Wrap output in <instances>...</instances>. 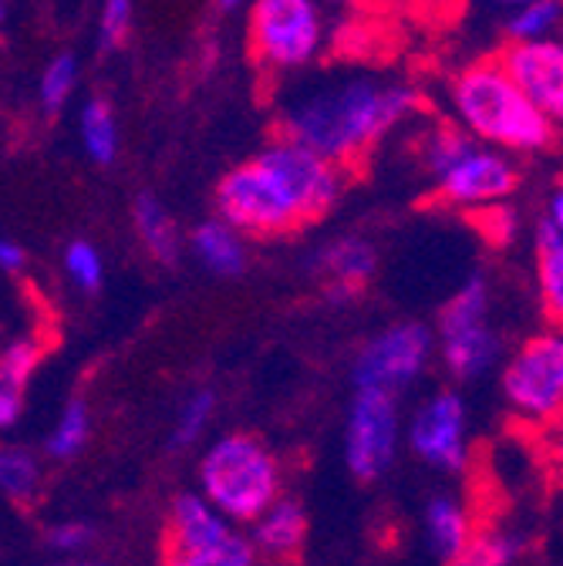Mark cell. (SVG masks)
Masks as SVG:
<instances>
[{"instance_id": "obj_19", "label": "cell", "mask_w": 563, "mask_h": 566, "mask_svg": "<svg viewBox=\"0 0 563 566\" xmlns=\"http://www.w3.org/2000/svg\"><path fill=\"white\" fill-rule=\"evenodd\" d=\"M536 287L543 314L563 331V240H556L543 223L536 230Z\"/></svg>"}, {"instance_id": "obj_31", "label": "cell", "mask_w": 563, "mask_h": 566, "mask_svg": "<svg viewBox=\"0 0 563 566\" xmlns=\"http://www.w3.org/2000/svg\"><path fill=\"white\" fill-rule=\"evenodd\" d=\"M132 24V0H105L98 18V44L102 51H115Z\"/></svg>"}, {"instance_id": "obj_23", "label": "cell", "mask_w": 563, "mask_h": 566, "mask_svg": "<svg viewBox=\"0 0 563 566\" xmlns=\"http://www.w3.org/2000/svg\"><path fill=\"white\" fill-rule=\"evenodd\" d=\"M82 142L85 153L98 163V166H112L118 156V122L108 102L102 98H88L82 108Z\"/></svg>"}, {"instance_id": "obj_24", "label": "cell", "mask_w": 563, "mask_h": 566, "mask_svg": "<svg viewBox=\"0 0 563 566\" xmlns=\"http://www.w3.org/2000/svg\"><path fill=\"white\" fill-rule=\"evenodd\" d=\"M88 436H92V411H88V405L82 398H75V401L64 405V411L54 421L44 449H48V455L54 462H67L88 446Z\"/></svg>"}, {"instance_id": "obj_3", "label": "cell", "mask_w": 563, "mask_h": 566, "mask_svg": "<svg viewBox=\"0 0 563 566\" xmlns=\"http://www.w3.org/2000/svg\"><path fill=\"white\" fill-rule=\"evenodd\" d=\"M284 485L277 455L247 432L217 439L199 459V492L213 503L233 526L253 523Z\"/></svg>"}, {"instance_id": "obj_25", "label": "cell", "mask_w": 563, "mask_h": 566, "mask_svg": "<svg viewBox=\"0 0 563 566\" xmlns=\"http://www.w3.org/2000/svg\"><path fill=\"white\" fill-rule=\"evenodd\" d=\"M520 553V539L513 533L482 530L466 539V546L446 559V566H513Z\"/></svg>"}, {"instance_id": "obj_35", "label": "cell", "mask_w": 563, "mask_h": 566, "mask_svg": "<svg viewBox=\"0 0 563 566\" xmlns=\"http://www.w3.org/2000/svg\"><path fill=\"white\" fill-rule=\"evenodd\" d=\"M21 266H24V250H21V243L0 233V270H11V273H14V270H21Z\"/></svg>"}, {"instance_id": "obj_33", "label": "cell", "mask_w": 563, "mask_h": 566, "mask_svg": "<svg viewBox=\"0 0 563 566\" xmlns=\"http://www.w3.org/2000/svg\"><path fill=\"white\" fill-rule=\"evenodd\" d=\"M21 411H24V391L0 378V432L11 429V424L21 418Z\"/></svg>"}, {"instance_id": "obj_17", "label": "cell", "mask_w": 563, "mask_h": 566, "mask_svg": "<svg viewBox=\"0 0 563 566\" xmlns=\"http://www.w3.org/2000/svg\"><path fill=\"white\" fill-rule=\"evenodd\" d=\"M192 250L202 260V266L217 276H240L247 270V247L243 233L233 230L227 220H202L192 230Z\"/></svg>"}, {"instance_id": "obj_10", "label": "cell", "mask_w": 563, "mask_h": 566, "mask_svg": "<svg viewBox=\"0 0 563 566\" xmlns=\"http://www.w3.org/2000/svg\"><path fill=\"white\" fill-rule=\"evenodd\" d=\"M402 439L395 395L378 388H358L355 401L347 408L344 429V462L362 482L385 475L395 462Z\"/></svg>"}, {"instance_id": "obj_2", "label": "cell", "mask_w": 563, "mask_h": 566, "mask_svg": "<svg viewBox=\"0 0 563 566\" xmlns=\"http://www.w3.org/2000/svg\"><path fill=\"white\" fill-rule=\"evenodd\" d=\"M449 105L469 138L507 156L543 153L556 135L553 122L520 92L497 57L462 67L449 85Z\"/></svg>"}, {"instance_id": "obj_8", "label": "cell", "mask_w": 563, "mask_h": 566, "mask_svg": "<svg viewBox=\"0 0 563 566\" xmlns=\"http://www.w3.org/2000/svg\"><path fill=\"white\" fill-rule=\"evenodd\" d=\"M257 163L273 176L301 223L324 217L344 189V166L301 146L294 138H277L273 146L257 156Z\"/></svg>"}, {"instance_id": "obj_15", "label": "cell", "mask_w": 563, "mask_h": 566, "mask_svg": "<svg viewBox=\"0 0 563 566\" xmlns=\"http://www.w3.org/2000/svg\"><path fill=\"white\" fill-rule=\"evenodd\" d=\"M304 536H307L304 506L294 500H284V495H277V500L250 523V546L257 559H267L277 566L291 563L301 553Z\"/></svg>"}, {"instance_id": "obj_30", "label": "cell", "mask_w": 563, "mask_h": 566, "mask_svg": "<svg viewBox=\"0 0 563 566\" xmlns=\"http://www.w3.org/2000/svg\"><path fill=\"white\" fill-rule=\"evenodd\" d=\"M213 408H217L213 391H206V388L192 391V395L183 401V408H179L176 429H173V446H179V449H183V446H192V442L206 432L209 418H213Z\"/></svg>"}, {"instance_id": "obj_26", "label": "cell", "mask_w": 563, "mask_h": 566, "mask_svg": "<svg viewBox=\"0 0 563 566\" xmlns=\"http://www.w3.org/2000/svg\"><path fill=\"white\" fill-rule=\"evenodd\" d=\"M159 566H257V553L247 536L233 533L213 549H199V553H179L166 549Z\"/></svg>"}, {"instance_id": "obj_22", "label": "cell", "mask_w": 563, "mask_h": 566, "mask_svg": "<svg viewBox=\"0 0 563 566\" xmlns=\"http://www.w3.org/2000/svg\"><path fill=\"white\" fill-rule=\"evenodd\" d=\"M563 34V0H523L507 21V41H540Z\"/></svg>"}, {"instance_id": "obj_36", "label": "cell", "mask_w": 563, "mask_h": 566, "mask_svg": "<svg viewBox=\"0 0 563 566\" xmlns=\"http://www.w3.org/2000/svg\"><path fill=\"white\" fill-rule=\"evenodd\" d=\"M48 566H105L98 559H85V556H61L58 563H48Z\"/></svg>"}, {"instance_id": "obj_11", "label": "cell", "mask_w": 563, "mask_h": 566, "mask_svg": "<svg viewBox=\"0 0 563 566\" xmlns=\"http://www.w3.org/2000/svg\"><path fill=\"white\" fill-rule=\"evenodd\" d=\"M436 350V337L426 324H392L378 337L365 344V350L355 361V385L358 388H378L388 395L405 391L429 368Z\"/></svg>"}, {"instance_id": "obj_9", "label": "cell", "mask_w": 563, "mask_h": 566, "mask_svg": "<svg viewBox=\"0 0 563 566\" xmlns=\"http://www.w3.org/2000/svg\"><path fill=\"white\" fill-rule=\"evenodd\" d=\"M217 209L220 220H227L233 230L250 237H277L304 227L288 196L280 192L273 176L257 163H243L230 169L217 186Z\"/></svg>"}, {"instance_id": "obj_29", "label": "cell", "mask_w": 563, "mask_h": 566, "mask_svg": "<svg viewBox=\"0 0 563 566\" xmlns=\"http://www.w3.org/2000/svg\"><path fill=\"white\" fill-rule=\"evenodd\" d=\"M64 273L72 276L79 291H98L105 280V263L95 243L88 240H72L64 250Z\"/></svg>"}, {"instance_id": "obj_40", "label": "cell", "mask_w": 563, "mask_h": 566, "mask_svg": "<svg viewBox=\"0 0 563 566\" xmlns=\"http://www.w3.org/2000/svg\"><path fill=\"white\" fill-rule=\"evenodd\" d=\"M257 566H277V563H257Z\"/></svg>"}, {"instance_id": "obj_28", "label": "cell", "mask_w": 563, "mask_h": 566, "mask_svg": "<svg viewBox=\"0 0 563 566\" xmlns=\"http://www.w3.org/2000/svg\"><path fill=\"white\" fill-rule=\"evenodd\" d=\"M41 358H44V344L38 337H14L0 347V378L24 391V385L38 371Z\"/></svg>"}, {"instance_id": "obj_13", "label": "cell", "mask_w": 563, "mask_h": 566, "mask_svg": "<svg viewBox=\"0 0 563 566\" xmlns=\"http://www.w3.org/2000/svg\"><path fill=\"white\" fill-rule=\"evenodd\" d=\"M469 411L456 391H439L421 405L408 424V442L421 462L456 472L466 465Z\"/></svg>"}, {"instance_id": "obj_16", "label": "cell", "mask_w": 563, "mask_h": 566, "mask_svg": "<svg viewBox=\"0 0 563 566\" xmlns=\"http://www.w3.org/2000/svg\"><path fill=\"white\" fill-rule=\"evenodd\" d=\"M378 266V253L362 237H341L321 253V273L327 276V301L347 304L372 280Z\"/></svg>"}, {"instance_id": "obj_38", "label": "cell", "mask_w": 563, "mask_h": 566, "mask_svg": "<svg viewBox=\"0 0 563 566\" xmlns=\"http://www.w3.org/2000/svg\"><path fill=\"white\" fill-rule=\"evenodd\" d=\"M0 38H4V4H0Z\"/></svg>"}, {"instance_id": "obj_21", "label": "cell", "mask_w": 563, "mask_h": 566, "mask_svg": "<svg viewBox=\"0 0 563 566\" xmlns=\"http://www.w3.org/2000/svg\"><path fill=\"white\" fill-rule=\"evenodd\" d=\"M41 462L31 449L0 446V492L14 503H31L41 492Z\"/></svg>"}, {"instance_id": "obj_5", "label": "cell", "mask_w": 563, "mask_h": 566, "mask_svg": "<svg viewBox=\"0 0 563 566\" xmlns=\"http://www.w3.org/2000/svg\"><path fill=\"white\" fill-rule=\"evenodd\" d=\"M436 337L442 365L456 381H472L497 365L500 334L489 321V287L482 276H472L449 297Z\"/></svg>"}, {"instance_id": "obj_18", "label": "cell", "mask_w": 563, "mask_h": 566, "mask_svg": "<svg viewBox=\"0 0 563 566\" xmlns=\"http://www.w3.org/2000/svg\"><path fill=\"white\" fill-rule=\"evenodd\" d=\"M132 217H135L138 240L146 243V250L153 253V260L173 266L179 260V250L183 247H179V230H176V223L169 217V209L156 196L143 192V196L135 199V206H132Z\"/></svg>"}, {"instance_id": "obj_34", "label": "cell", "mask_w": 563, "mask_h": 566, "mask_svg": "<svg viewBox=\"0 0 563 566\" xmlns=\"http://www.w3.org/2000/svg\"><path fill=\"white\" fill-rule=\"evenodd\" d=\"M556 240H563V179L553 186V192H550V199H546V217L540 220Z\"/></svg>"}, {"instance_id": "obj_20", "label": "cell", "mask_w": 563, "mask_h": 566, "mask_svg": "<svg viewBox=\"0 0 563 566\" xmlns=\"http://www.w3.org/2000/svg\"><path fill=\"white\" fill-rule=\"evenodd\" d=\"M472 533L476 530H472V520H469L466 506H459L456 500H449V495H439V500L429 503V510H426V539L442 559L456 556Z\"/></svg>"}, {"instance_id": "obj_37", "label": "cell", "mask_w": 563, "mask_h": 566, "mask_svg": "<svg viewBox=\"0 0 563 566\" xmlns=\"http://www.w3.org/2000/svg\"><path fill=\"white\" fill-rule=\"evenodd\" d=\"M217 4H220L223 11H233V8L240 4V0H217Z\"/></svg>"}, {"instance_id": "obj_12", "label": "cell", "mask_w": 563, "mask_h": 566, "mask_svg": "<svg viewBox=\"0 0 563 566\" xmlns=\"http://www.w3.org/2000/svg\"><path fill=\"white\" fill-rule=\"evenodd\" d=\"M507 75L520 85V92L553 122L563 125V38L540 41H507L497 54Z\"/></svg>"}, {"instance_id": "obj_4", "label": "cell", "mask_w": 563, "mask_h": 566, "mask_svg": "<svg viewBox=\"0 0 563 566\" xmlns=\"http://www.w3.org/2000/svg\"><path fill=\"white\" fill-rule=\"evenodd\" d=\"M426 169L439 199L456 209L500 206L520 186V172L507 153L456 128H439L426 138Z\"/></svg>"}, {"instance_id": "obj_1", "label": "cell", "mask_w": 563, "mask_h": 566, "mask_svg": "<svg viewBox=\"0 0 563 566\" xmlns=\"http://www.w3.org/2000/svg\"><path fill=\"white\" fill-rule=\"evenodd\" d=\"M415 108V95L405 85L372 75H347L304 88L284 108V138L347 166L368 153L382 135L405 122Z\"/></svg>"}, {"instance_id": "obj_27", "label": "cell", "mask_w": 563, "mask_h": 566, "mask_svg": "<svg viewBox=\"0 0 563 566\" xmlns=\"http://www.w3.org/2000/svg\"><path fill=\"white\" fill-rule=\"evenodd\" d=\"M79 85V61L75 54H58L51 57V64L44 67V75H41V85H38V98L44 105L48 115H58L67 98H72Z\"/></svg>"}, {"instance_id": "obj_14", "label": "cell", "mask_w": 563, "mask_h": 566, "mask_svg": "<svg viewBox=\"0 0 563 566\" xmlns=\"http://www.w3.org/2000/svg\"><path fill=\"white\" fill-rule=\"evenodd\" d=\"M237 526L202 492H179L166 516V549L199 553L230 539Z\"/></svg>"}, {"instance_id": "obj_6", "label": "cell", "mask_w": 563, "mask_h": 566, "mask_svg": "<svg viewBox=\"0 0 563 566\" xmlns=\"http://www.w3.org/2000/svg\"><path fill=\"white\" fill-rule=\"evenodd\" d=\"M324 41L317 0H257L250 11V51L267 71L304 67Z\"/></svg>"}, {"instance_id": "obj_39", "label": "cell", "mask_w": 563, "mask_h": 566, "mask_svg": "<svg viewBox=\"0 0 563 566\" xmlns=\"http://www.w3.org/2000/svg\"><path fill=\"white\" fill-rule=\"evenodd\" d=\"M334 4H355V0H334Z\"/></svg>"}, {"instance_id": "obj_32", "label": "cell", "mask_w": 563, "mask_h": 566, "mask_svg": "<svg viewBox=\"0 0 563 566\" xmlns=\"http://www.w3.org/2000/svg\"><path fill=\"white\" fill-rule=\"evenodd\" d=\"M92 543H95V530L88 523L67 520V523H58V526L48 530V546L58 556H82Z\"/></svg>"}, {"instance_id": "obj_7", "label": "cell", "mask_w": 563, "mask_h": 566, "mask_svg": "<svg viewBox=\"0 0 563 566\" xmlns=\"http://www.w3.org/2000/svg\"><path fill=\"white\" fill-rule=\"evenodd\" d=\"M503 395L526 421H563V331H543L520 344L503 368Z\"/></svg>"}]
</instances>
